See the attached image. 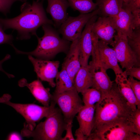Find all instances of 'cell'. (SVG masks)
<instances>
[{
	"instance_id": "cell-34",
	"label": "cell",
	"mask_w": 140,
	"mask_h": 140,
	"mask_svg": "<svg viewBox=\"0 0 140 140\" xmlns=\"http://www.w3.org/2000/svg\"><path fill=\"white\" fill-rule=\"evenodd\" d=\"M11 57V55L10 54H7L4 58L0 60V71L4 73L9 78H14V76L5 71L2 67V65L4 62L10 59Z\"/></svg>"
},
{
	"instance_id": "cell-24",
	"label": "cell",
	"mask_w": 140,
	"mask_h": 140,
	"mask_svg": "<svg viewBox=\"0 0 140 140\" xmlns=\"http://www.w3.org/2000/svg\"><path fill=\"white\" fill-rule=\"evenodd\" d=\"M70 6L74 10L78 11L81 14L90 12L97 6L96 3L93 0H67Z\"/></svg>"
},
{
	"instance_id": "cell-13",
	"label": "cell",
	"mask_w": 140,
	"mask_h": 140,
	"mask_svg": "<svg viewBox=\"0 0 140 140\" xmlns=\"http://www.w3.org/2000/svg\"><path fill=\"white\" fill-rule=\"evenodd\" d=\"M98 17V15H96L92 17L82 32L80 40V60L81 66H86L88 65L92 48V27Z\"/></svg>"
},
{
	"instance_id": "cell-4",
	"label": "cell",
	"mask_w": 140,
	"mask_h": 140,
	"mask_svg": "<svg viewBox=\"0 0 140 140\" xmlns=\"http://www.w3.org/2000/svg\"><path fill=\"white\" fill-rule=\"evenodd\" d=\"M45 121L41 122L34 129L29 130L24 127L21 130L22 137H32L33 140H61L67 123L58 108H55Z\"/></svg>"
},
{
	"instance_id": "cell-32",
	"label": "cell",
	"mask_w": 140,
	"mask_h": 140,
	"mask_svg": "<svg viewBox=\"0 0 140 140\" xmlns=\"http://www.w3.org/2000/svg\"><path fill=\"white\" fill-rule=\"evenodd\" d=\"M133 18L134 29L140 27V8L135 9L131 11Z\"/></svg>"
},
{
	"instance_id": "cell-8",
	"label": "cell",
	"mask_w": 140,
	"mask_h": 140,
	"mask_svg": "<svg viewBox=\"0 0 140 140\" xmlns=\"http://www.w3.org/2000/svg\"><path fill=\"white\" fill-rule=\"evenodd\" d=\"M98 8L86 14H80L75 17L69 16L60 27L59 32L64 39L72 42L80 38L82 29L89 20L93 16L99 15Z\"/></svg>"
},
{
	"instance_id": "cell-33",
	"label": "cell",
	"mask_w": 140,
	"mask_h": 140,
	"mask_svg": "<svg viewBox=\"0 0 140 140\" xmlns=\"http://www.w3.org/2000/svg\"><path fill=\"white\" fill-rule=\"evenodd\" d=\"M72 123H67L65 130L66 131V134L64 137H62L61 140H75L72 132Z\"/></svg>"
},
{
	"instance_id": "cell-16",
	"label": "cell",
	"mask_w": 140,
	"mask_h": 140,
	"mask_svg": "<svg viewBox=\"0 0 140 140\" xmlns=\"http://www.w3.org/2000/svg\"><path fill=\"white\" fill-rule=\"evenodd\" d=\"M47 12L51 16L55 27H60L68 17L67 12L70 7L67 0H47Z\"/></svg>"
},
{
	"instance_id": "cell-20",
	"label": "cell",
	"mask_w": 140,
	"mask_h": 140,
	"mask_svg": "<svg viewBox=\"0 0 140 140\" xmlns=\"http://www.w3.org/2000/svg\"><path fill=\"white\" fill-rule=\"evenodd\" d=\"M92 72L88 65L86 66H81L74 80V85L76 90L78 93H81L92 87Z\"/></svg>"
},
{
	"instance_id": "cell-1",
	"label": "cell",
	"mask_w": 140,
	"mask_h": 140,
	"mask_svg": "<svg viewBox=\"0 0 140 140\" xmlns=\"http://www.w3.org/2000/svg\"><path fill=\"white\" fill-rule=\"evenodd\" d=\"M44 0H33L32 4L24 3L20 8L21 13L11 18H0V23L4 31L8 29L16 30L17 40L30 39L37 35L38 28L45 24L53 25L52 20L48 19L44 9Z\"/></svg>"
},
{
	"instance_id": "cell-10",
	"label": "cell",
	"mask_w": 140,
	"mask_h": 140,
	"mask_svg": "<svg viewBox=\"0 0 140 140\" xmlns=\"http://www.w3.org/2000/svg\"><path fill=\"white\" fill-rule=\"evenodd\" d=\"M95 67L97 69L101 67L106 71L109 69H112L116 76L124 74L118 64L115 50L101 40H99L98 41Z\"/></svg>"
},
{
	"instance_id": "cell-19",
	"label": "cell",
	"mask_w": 140,
	"mask_h": 140,
	"mask_svg": "<svg viewBox=\"0 0 140 140\" xmlns=\"http://www.w3.org/2000/svg\"><path fill=\"white\" fill-rule=\"evenodd\" d=\"M93 75L92 88L99 91L102 97L108 94L110 91L114 83L110 80L106 72L102 68L92 70Z\"/></svg>"
},
{
	"instance_id": "cell-28",
	"label": "cell",
	"mask_w": 140,
	"mask_h": 140,
	"mask_svg": "<svg viewBox=\"0 0 140 140\" xmlns=\"http://www.w3.org/2000/svg\"><path fill=\"white\" fill-rule=\"evenodd\" d=\"M127 79L136 98L137 108L140 109V82L131 76H129Z\"/></svg>"
},
{
	"instance_id": "cell-36",
	"label": "cell",
	"mask_w": 140,
	"mask_h": 140,
	"mask_svg": "<svg viewBox=\"0 0 140 140\" xmlns=\"http://www.w3.org/2000/svg\"><path fill=\"white\" fill-rule=\"evenodd\" d=\"M22 138L20 135L16 132H13L10 134L8 137L7 140H21Z\"/></svg>"
},
{
	"instance_id": "cell-15",
	"label": "cell",
	"mask_w": 140,
	"mask_h": 140,
	"mask_svg": "<svg viewBox=\"0 0 140 140\" xmlns=\"http://www.w3.org/2000/svg\"><path fill=\"white\" fill-rule=\"evenodd\" d=\"M18 84L20 87H27L36 99L44 106H50L52 94L50 92V88H45L39 79L29 83L25 79L23 78L18 81Z\"/></svg>"
},
{
	"instance_id": "cell-6",
	"label": "cell",
	"mask_w": 140,
	"mask_h": 140,
	"mask_svg": "<svg viewBox=\"0 0 140 140\" xmlns=\"http://www.w3.org/2000/svg\"><path fill=\"white\" fill-rule=\"evenodd\" d=\"M11 98L10 95L4 94L0 98V102L12 107L22 115L26 120L24 127L30 130L34 129L36 125V122L49 116L55 108L56 104L52 100L51 101L48 107L41 106L34 104L15 103L10 101Z\"/></svg>"
},
{
	"instance_id": "cell-21",
	"label": "cell",
	"mask_w": 140,
	"mask_h": 140,
	"mask_svg": "<svg viewBox=\"0 0 140 140\" xmlns=\"http://www.w3.org/2000/svg\"><path fill=\"white\" fill-rule=\"evenodd\" d=\"M124 74L116 76L115 82L122 96L126 99L132 111L136 110L137 103L135 96Z\"/></svg>"
},
{
	"instance_id": "cell-3",
	"label": "cell",
	"mask_w": 140,
	"mask_h": 140,
	"mask_svg": "<svg viewBox=\"0 0 140 140\" xmlns=\"http://www.w3.org/2000/svg\"><path fill=\"white\" fill-rule=\"evenodd\" d=\"M51 25L45 24L42 26L44 35L41 37L36 36L38 44L33 51L24 52L18 49L13 44L11 46L18 54L30 55L44 60H50L60 53L67 54L71 45L70 41L60 37L58 32Z\"/></svg>"
},
{
	"instance_id": "cell-7",
	"label": "cell",
	"mask_w": 140,
	"mask_h": 140,
	"mask_svg": "<svg viewBox=\"0 0 140 140\" xmlns=\"http://www.w3.org/2000/svg\"><path fill=\"white\" fill-rule=\"evenodd\" d=\"M75 88L64 92L52 94V100L59 107L67 123H72L76 114L83 106V102Z\"/></svg>"
},
{
	"instance_id": "cell-9",
	"label": "cell",
	"mask_w": 140,
	"mask_h": 140,
	"mask_svg": "<svg viewBox=\"0 0 140 140\" xmlns=\"http://www.w3.org/2000/svg\"><path fill=\"white\" fill-rule=\"evenodd\" d=\"M114 38L113 48L116 52L118 62L122 68L128 69L132 67H140V59L129 45L127 36L117 33Z\"/></svg>"
},
{
	"instance_id": "cell-37",
	"label": "cell",
	"mask_w": 140,
	"mask_h": 140,
	"mask_svg": "<svg viewBox=\"0 0 140 140\" xmlns=\"http://www.w3.org/2000/svg\"><path fill=\"white\" fill-rule=\"evenodd\" d=\"M123 1V5H129L132 4L135 0H122Z\"/></svg>"
},
{
	"instance_id": "cell-17",
	"label": "cell",
	"mask_w": 140,
	"mask_h": 140,
	"mask_svg": "<svg viewBox=\"0 0 140 140\" xmlns=\"http://www.w3.org/2000/svg\"><path fill=\"white\" fill-rule=\"evenodd\" d=\"M113 17L117 33L127 37L132 33L134 27L130 11L122 8L118 13Z\"/></svg>"
},
{
	"instance_id": "cell-35",
	"label": "cell",
	"mask_w": 140,
	"mask_h": 140,
	"mask_svg": "<svg viewBox=\"0 0 140 140\" xmlns=\"http://www.w3.org/2000/svg\"><path fill=\"white\" fill-rule=\"evenodd\" d=\"M75 135L76 137V140H87L88 137L85 135L79 128L76 130Z\"/></svg>"
},
{
	"instance_id": "cell-31",
	"label": "cell",
	"mask_w": 140,
	"mask_h": 140,
	"mask_svg": "<svg viewBox=\"0 0 140 140\" xmlns=\"http://www.w3.org/2000/svg\"><path fill=\"white\" fill-rule=\"evenodd\" d=\"M123 73L127 76H131L138 80H140V67H132L128 69H125Z\"/></svg>"
},
{
	"instance_id": "cell-12",
	"label": "cell",
	"mask_w": 140,
	"mask_h": 140,
	"mask_svg": "<svg viewBox=\"0 0 140 140\" xmlns=\"http://www.w3.org/2000/svg\"><path fill=\"white\" fill-rule=\"evenodd\" d=\"M116 31L113 17H98L92 29V32L98 39L113 46Z\"/></svg>"
},
{
	"instance_id": "cell-29",
	"label": "cell",
	"mask_w": 140,
	"mask_h": 140,
	"mask_svg": "<svg viewBox=\"0 0 140 140\" xmlns=\"http://www.w3.org/2000/svg\"><path fill=\"white\" fill-rule=\"evenodd\" d=\"M18 1L24 2L23 0H0V12L6 16L10 12L12 5Z\"/></svg>"
},
{
	"instance_id": "cell-22",
	"label": "cell",
	"mask_w": 140,
	"mask_h": 140,
	"mask_svg": "<svg viewBox=\"0 0 140 140\" xmlns=\"http://www.w3.org/2000/svg\"><path fill=\"white\" fill-rule=\"evenodd\" d=\"M96 0V3L99 10V14L102 17L115 16L122 8L123 4L122 0Z\"/></svg>"
},
{
	"instance_id": "cell-30",
	"label": "cell",
	"mask_w": 140,
	"mask_h": 140,
	"mask_svg": "<svg viewBox=\"0 0 140 140\" xmlns=\"http://www.w3.org/2000/svg\"><path fill=\"white\" fill-rule=\"evenodd\" d=\"M13 37L12 35L5 33L2 25L0 23V45L6 44L11 45L13 44Z\"/></svg>"
},
{
	"instance_id": "cell-26",
	"label": "cell",
	"mask_w": 140,
	"mask_h": 140,
	"mask_svg": "<svg viewBox=\"0 0 140 140\" xmlns=\"http://www.w3.org/2000/svg\"><path fill=\"white\" fill-rule=\"evenodd\" d=\"M127 39L132 50L140 59V27L134 29L132 33L127 37Z\"/></svg>"
},
{
	"instance_id": "cell-27",
	"label": "cell",
	"mask_w": 140,
	"mask_h": 140,
	"mask_svg": "<svg viewBox=\"0 0 140 140\" xmlns=\"http://www.w3.org/2000/svg\"><path fill=\"white\" fill-rule=\"evenodd\" d=\"M126 120L131 131L140 135V109L132 111Z\"/></svg>"
},
{
	"instance_id": "cell-14",
	"label": "cell",
	"mask_w": 140,
	"mask_h": 140,
	"mask_svg": "<svg viewBox=\"0 0 140 140\" xmlns=\"http://www.w3.org/2000/svg\"><path fill=\"white\" fill-rule=\"evenodd\" d=\"M80 38L72 42L62 65V68L66 70L73 82L81 66L80 60Z\"/></svg>"
},
{
	"instance_id": "cell-25",
	"label": "cell",
	"mask_w": 140,
	"mask_h": 140,
	"mask_svg": "<svg viewBox=\"0 0 140 140\" xmlns=\"http://www.w3.org/2000/svg\"><path fill=\"white\" fill-rule=\"evenodd\" d=\"M82 101L85 105L93 106L99 102L102 98L100 93L92 88L86 90L81 93Z\"/></svg>"
},
{
	"instance_id": "cell-18",
	"label": "cell",
	"mask_w": 140,
	"mask_h": 140,
	"mask_svg": "<svg viewBox=\"0 0 140 140\" xmlns=\"http://www.w3.org/2000/svg\"><path fill=\"white\" fill-rule=\"evenodd\" d=\"M95 108V104L91 106L84 105L76 116L79 124V128L88 137L93 129Z\"/></svg>"
},
{
	"instance_id": "cell-23",
	"label": "cell",
	"mask_w": 140,
	"mask_h": 140,
	"mask_svg": "<svg viewBox=\"0 0 140 140\" xmlns=\"http://www.w3.org/2000/svg\"><path fill=\"white\" fill-rule=\"evenodd\" d=\"M55 78V88L54 93H60L75 88L73 82L64 68H62Z\"/></svg>"
},
{
	"instance_id": "cell-2",
	"label": "cell",
	"mask_w": 140,
	"mask_h": 140,
	"mask_svg": "<svg viewBox=\"0 0 140 140\" xmlns=\"http://www.w3.org/2000/svg\"><path fill=\"white\" fill-rule=\"evenodd\" d=\"M95 106L92 132L103 123L118 118H127L132 111L115 82L113 83L110 92L102 96Z\"/></svg>"
},
{
	"instance_id": "cell-38",
	"label": "cell",
	"mask_w": 140,
	"mask_h": 140,
	"mask_svg": "<svg viewBox=\"0 0 140 140\" xmlns=\"http://www.w3.org/2000/svg\"><path fill=\"white\" fill-rule=\"evenodd\" d=\"M27 0H23V1H24V3L26 2Z\"/></svg>"
},
{
	"instance_id": "cell-5",
	"label": "cell",
	"mask_w": 140,
	"mask_h": 140,
	"mask_svg": "<svg viewBox=\"0 0 140 140\" xmlns=\"http://www.w3.org/2000/svg\"><path fill=\"white\" fill-rule=\"evenodd\" d=\"M88 140H139L140 135L131 130L126 118L116 119L96 128L88 137Z\"/></svg>"
},
{
	"instance_id": "cell-11",
	"label": "cell",
	"mask_w": 140,
	"mask_h": 140,
	"mask_svg": "<svg viewBox=\"0 0 140 140\" xmlns=\"http://www.w3.org/2000/svg\"><path fill=\"white\" fill-rule=\"evenodd\" d=\"M28 55L38 79L47 82L52 87H55L54 80L59 72V61L35 58L32 55Z\"/></svg>"
}]
</instances>
